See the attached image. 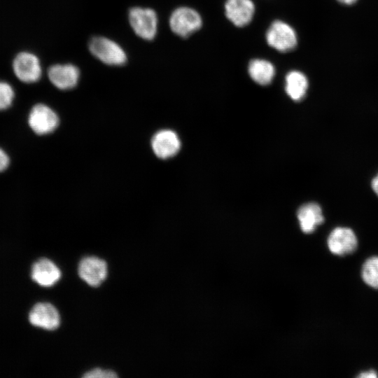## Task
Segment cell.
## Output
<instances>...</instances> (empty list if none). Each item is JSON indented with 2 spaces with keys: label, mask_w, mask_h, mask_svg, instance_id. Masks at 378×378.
<instances>
[{
  "label": "cell",
  "mask_w": 378,
  "mask_h": 378,
  "mask_svg": "<svg viewBox=\"0 0 378 378\" xmlns=\"http://www.w3.org/2000/svg\"><path fill=\"white\" fill-rule=\"evenodd\" d=\"M266 40L270 47L282 52L292 50L298 43L293 28L281 20L272 22L266 33Z\"/></svg>",
  "instance_id": "obj_5"
},
{
  "label": "cell",
  "mask_w": 378,
  "mask_h": 378,
  "mask_svg": "<svg viewBox=\"0 0 378 378\" xmlns=\"http://www.w3.org/2000/svg\"><path fill=\"white\" fill-rule=\"evenodd\" d=\"M151 146L156 156L161 159H167L178 152L181 141L174 131L163 130L155 134L151 141Z\"/></svg>",
  "instance_id": "obj_11"
},
{
  "label": "cell",
  "mask_w": 378,
  "mask_h": 378,
  "mask_svg": "<svg viewBox=\"0 0 378 378\" xmlns=\"http://www.w3.org/2000/svg\"><path fill=\"white\" fill-rule=\"evenodd\" d=\"M248 71L253 81L261 85L270 84L275 74L273 64L267 60L255 59L250 62Z\"/></svg>",
  "instance_id": "obj_16"
},
{
  "label": "cell",
  "mask_w": 378,
  "mask_h": 378,
  "mask_svg": "<svg viewBox=\"0 0 378 378\" xmlns=\"http://www.w3.org/2000/svg\"><path fill=\"white\" fill-rule=\"evenodd\" d=\"M297 217L301 230L306 234L313 232L324 222L321 206L316 202L303 204L298 211Z\"/></svg>",
  "instance_id": "obj_14"
},
{
  "label": "cell",
  "mask_w": 378,
  "mask_h": 378,
  "mask_svg": "<svg viewBox=\"0 0 378 378\" xmlns=\"http://www.w3.org/2000/svg\"><path fill=\"white\" fill-rule=\"evenodd\" d=\"M107 264L96 256H87L79 262L78 275L84 281L93 287L99 286L106 278Z\"/></svg>",
  "instance_id": "obj_8"
},
{
  "label": "cell",
  "mask_w": 378,
  "mask_h": 378,
  "mask_svg": "<svg viewBox=\"0 0 378 378\" xmlns=\"http://www.w3.org/2000/svg\"><path fill=\"white\" fill-rule=\"evenodd\" d=\"M361 275L367 285L378 288V256H373L365 260L362 267Z\"/></svg>",
  "instance_id": "obj_17"
},
{
  "label": "cell",
  "mask_w": 378,
  "mask_h": 378,
  "mask_svg": "<svg viewBox=\"0 0 378 378\" xmlns=\"http://www.w3.org/2000/svg\"><path fill=\"white\" fill-rule=\"evenodd\" d=\"M200 15L188 7H179L175 9L169 18L172 31L181 37H188L202 27Z\"/></svg>",
  "instance_id": "obj_4"
},
{
  "label": "cell",
  "mask_w": 378,
  "mask_h": 378,
  "mask_svg": "<svg viewBox=\"0 0 378 378\" xmlns=\"http://www.w3.org/2000/svg\"><path fill=\"white\" fill-rule=\"evenodd\" d=\"M129 22L135 34L145 40H152L158 31V16L151 8L134 7L128 13Z\"/></svg>",
  "instance_id": "obj_2"
},
{
  "label": "cell",
  "mask_w": 378,
  "mask_h": 378,
  "mask_svg": "<svg viewBox=\"0 0 378 378\" xmlns=\"http://www.w3.org/2000/svg\"><path fill=\"white\" fill-rule=\"evenodd\" d=\"M28 124L36 134L44 135L52 132L57 128L59 118L48 106L38 104L32 107L29 113Z\"/></svg>",
  "instance_id": "obj_6"
},
{
  "label": "cell",
  "mask_w": 378,
  "mask_h": 378,
  "mask_svg": "<svg viewBox=\"0 0 378 378\" xmlns=\"http://www.w3.org/2000/svg\"><path fill=\"white\" fill-rule=\"evenodd\" d=\"M48 76L53 85L59 90H66L77 85L80 71L72 64H57L48 69Z\"/></svg>",
  "instance_id": "obj_9"
},
{
  "label": "cell",
  "mask_w": 378,
  "mask_h": 378,
  "mask_svg": "<svg viewBox=\"0 0 378 378\" xmlns=\"http://www.w3.org/2000/svg\"><path fill=\"white\" fill-rule=\"evenodd\" d=\"M117 377L116 373L112 370L98 368L91 370L83 375V377L85 378H114Z\"/></svg>",
  "instance_id": "obj_19"
},
{
  "label": "cell",
  "mask_w": 378,
  "mask_h": 378,
  "mask_svg": "<svg viewBox=\"0 0 378 378\" xmlns=\"http://www.w3.org/2000/svg\"><path fill=\"white\" fill-rule=\"evenodd\" d=\"M309 83L307 76L299 71H291L286 76L285 90L294 101H300L307 93Z\"/></svg>",
  "instance_id": "obj_15"
},
{
  "label": "cell",
  "mask_w": 378,
  "mask_h": 378,
  "mask_svg": "<svg viewBox=\"0 0 378 378\" xmlns=\"http://www.w3.org/2000/svg\"><path fill=\"white\" fill-rule=\"evenodd\" d=\"M378 375L377 372L374 370H369L367 372H363L360 373L358 377H362V378H374L377 377Z\"/></svg>",
  "instance_id": "obj_21"
},
{
  "label": "cell",
  "mask_w": 378,
  "mask_h": 378,
  "mask_svg": "<svg viewBox=\"0 0 378 378\" xmlns=\"http://www.w3.org/2000/svg\"><path fill=\"white\" fill-rule=\"evenodd\" d=\"M10 164V158L8 154L0 148V172L5 171Z\"/></svg>",
  "instance_id": "obj_20"
},
{
  "label": "cell",
  "mask_w": 378,
  "mask_h": 378,
  "mask_svg": "<svg viewBox=\"0 0 378 378\" xmlns=\"http://www.w3.org/2000/svg\"><path fill=\"white\" fill-rule=\"evenodd\" d=\"M225 12L227 19L237 27L247 25L255 13V6L251 0H227Z\"/></svg>",
  "instance_id": "obj_12"
},
{
  "label": "cell",
  "mask_w": 378,
  "mask_h": 378,
  "mask_svg": "<svg viewBox=\"0 0 378 378\" xmlns=\"http://www.w3.org/2000/svg\"><path fill=\"white\" fill-rule=\"evenodd\" d=\"M31 324L48 330L57 328L60 316L57 309L48 302H38L31 309L29 314Z\"/></svg>",
  "instance_id": "obj_10"
},
{
  "label": "cell",
  "mask_w": 378,
  "mask_h": 378,
  "mask_svg": "<svg viewBox=\"0 0 378 378\" xmlns=\"http://www.w3.org/2000/svg\"><path fill=\"white\" fill-rule=\"evenodd\" d=\"M61 277L57 266L48 258H41L35 262L31 267V278L38 285L50 287Z\"/></svg>",
  "instance_id": "obj_13"
},
{
  "label": "cell",
  "mask_w": 378,
  "mask_h": 378,
  "mask_svg": "<svg viewBox=\"0 0 378 378\" xmlns=\"http://www.w3.org/2000/svg\"><path fill=\"white\" fill-rule=\"evenodd\" d=\"M327 244L330 251L337 255L354 253L358 245L354 232L347 227H336L328 235Z\"/></svg>",
  "instance_id": "obj_7"
},
{
  "label": "cell",
  "mask_w": 378,
  "mask_h": 378,
  "mask_svg": "<svg viewBox=\"0 0 378 378\" xmlns=\"http://www.w3.org/2000/svg\"><path fill=\"white\" fill-rule=\"evenodd\" d=\"M371 188L373 192L378 197V173L372 179Z\"/></svg>",
  "instance_id": "obj_22"
},
{
  "label": "cell",
  "mask_w": 378,
  "mask_h": 378,
  "mask_svg": "<svg viewBox=\"0 0 378 378\" xmlns=\"http://www.w3.org/2000/svg\"><path fill=\"white\" fill-rule=\"evenodd\" d=\"M15 98V91L10 84L0 80V110L9 108Z\"/></svg>",
  "instance_id": "obj_18"
},
{
  "label": "cell",
  "mask_w": 378,
  "mask_h": 378,
  "mask_svg": "<svg viewBox=\"0 0 378 378\" xmlns=\"http://www.w3.org/2000/svg\"><path fill=\"white\" fill-rule=\"evenodd\" d=\"M12 69L16 78L24 83H36L40 80L42 75V67L38 57L27 51L16 55L12 62Z\"/></svg>",
  "instance_id": "obj_3"
},
{
  "label": "cell",
  "mask_w": 378,
  "mask_h": 378,
  "mask_svg": "<svg viewBox=\"0 0 378 378\" xmlns=\"http://www.w3.org/2000/svg\"><path fill=\"white\" fill-rule=\"evenodd\" d=\"M88 47L92 55L107 65L122 66L127 62V55L122 48L106 37L92 38Z\"/></svg>",
  "instance_id": "obj_1"
},
{
  "label": "cell",
  "mask_w": 378,
  "mask_h": 378,
  "mask_svg": "<svg viewBox=\"0 0 378 378\" xmlns=\"http://www.w3.org/2000/svg\"><path fill=\"white\" fill-rule=\"evenodd\" d=\"M340 4L344 5H351L355 4L358 0H337Z\"/></svg>",
  "instance_id": "obj_23"
}]
</instances>
